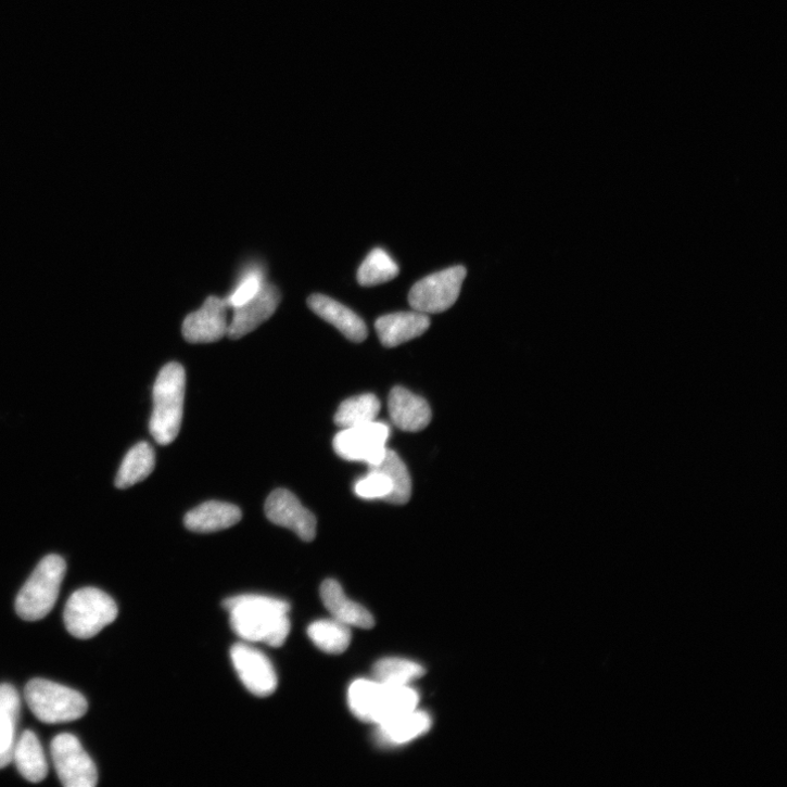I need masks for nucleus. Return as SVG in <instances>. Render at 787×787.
<instances>
[{"instance_id":"f257e3e1","label":"nucleus","mask_w":787,"mask_h":787,"mask_svg":"<svg viewBox=\"0 0 787 787\" xmlns=\"http://www.w3.org/2000/svg\"><path fill=\"white\" fill-rule=\"evenodd\" d=\"M234 634L250 644L280 648L290 634V604L265 595L244 594L224 601Z\"/></svg>"},{"instance_id":"f03ea898","label":"nucleus","mask_w":787,"mask_h":787,"mask_svg":"<svg viewBox=\"0 0 787 787\" xmlns=\"http://www.w3.org/2000/svg\"><path fill=\"white\" fill-rule=\"evenodd\" d=\"M187 375L178 363L168 364L153 385L150 432L156 443L172 444L179 435L185 410Z\"/></svg>"},{"instance_id":"7ed1b4c3","label":"nucleus","mask_w":787,"mask_h":787,"mask_svg":"<svg viewBox=\"0 0 787 787\" xmlns=\"http://www.w3.org/2000/svg\"><path fill=\"white\" fill-rule=\"evenodd\" d=\"M66 562L59 555L43 558L21 589L16 611L26 621H38L53 609L66 573Z\"/></svg>"},{"instance_id":"20e7f679","label":"nucleus","mask_w":787,"mask_h":787,"mask_svg":"<svg viewBox=\"0 0 787 787\" xmlns=\"http://www.w3.org/2000/svg\"><path fill=\"white\" fill-rule=\"evenodd\" d=\"M117 614V605L110 595L99 588L85 587L76 591L67 600L64 622L73 637L88 640L114 622Z\"/></svg>"},{"instance_id":"39448f33","label":"nucleus","mask_w":787,"mask_h":787,"mask_svg":"<svg viewBox=\"0 0 787 787\" xmlns=\"http://www.w3.org/2000/svg\"><path fill=\"white\" fill-rule=\"evenodd\" d=\"M25 697L36 718L46 724L73 722L88 711V701L80 693L47 680L30 681Z\"/></svg>"},{"instance_id":"423d86ee","label":"nucleus","mask_w":787,"mask_h":787,"mask_svg":"<svg viewBox=\"0 0 787 787\" xmlns=\"http://www.w3.org/2000/svg\"><path fill=\"white\" fill-rule=\"evenodd\" d=\"M466 276L461 265L429 275L412 285L408 302L414 310L427 315L445 312L457 301Z\"/></svg>"},{"instance_id":"0eeeda50","label":"nucleus","mask_w":787,"mask_h":787,"mask_svg":"<svg viewBox=\"0 0 787 787\" xmlns=\"http://www.w3.org/2000/svg\"><path fill=\"white\" fill-rule=\"evenodd\" d=\"M53 763L66 787H93L98 784L97 766L79 739L68 733L58 735L51 744Z\"/></svg>"},{"instance_id":"6e6552de","label":"nucleus","mask_w":787,"mask_h":787,"mask_svg":"<svg viewBox=\"0 0 787 787\" xmlns=\"http://www.w3.org/2000/svg\"><path fill=\"white\" fill-rule=\"evenodd\" d=\"M390 428L373 421L359 427L343 429L337 434L333 445L337 454L351 461H364L377 466L384 458Z\"/></svg>"},{"instance_id":"1a4fd4ad","label":"nucleus","mask_w":787,"mask_h":787,"mask_svg":"<svg viewBox=\"0 0 787 787\" xmlns=\"http://www.w3.org/2000/svg\"><path fill=\"white\" fill-rule=\"evenodd\" d=\"M230 657L240 681L252 695L265 698L276 691L277 673L262 651L246 644H237L232 647Z\"/></svg>"},{"instance_id":"9d476101","label":"nucleus","mask_w":787,"mask_h":787,"mask_svg":"<svg viewBox=\"0 0 787 787\" xmlns=\"http://www.w3.org/2000/svg\"><path fill=\"white\" fill-rule=\"evenodd\" d=\"M265 513L270 522L291 530L303 542H312L317 536V518L287 490H277L269 495Z\"/></svg>"},{"instance_id":"9b49d317","label":"nucleus","mask_w":787,"mask_h":787,"mask_svg":"<svg viewBox=\"0 0 787 787\" xmlns=\"http://www.w3.org/2000/svg\"><path fill=\"white\" fill-rule=\"evenodd\" d=\"M228 303L226 299L210 296L204 305L191 313L183 323V337L191 344H210L228 334Z\"/></svg>"},{"instance_id":"f8f14e48","label":"nucleus","mask_w":787,"mask_h":787,"mask_svg":"<svg viewBox=\"0 0 787 787\" xmlns=\"http://www.w3.org/2000/svg\"><path fill=\"white\" fill-rule=\"evenodd\" d=\"M280 301L279 289L275 284L264 281L259 291L251 300L234 307L227 335L231 340H240L250 334L272 317Z\"/></svg>"},{"instance_id":"ddd939ff","label":"nucleus","mask_w":787,"mask_h":787,"mask_svg":"<svg viewBox=\"0 0 787 787\" xmlns=\"http://www.w3.org/2000/svg\"><path fill=\"white\" fill-rule=\"evenodd\" d=\"M307 304L315 314L335 327L347 340L363 343L368 338L367 326L359 315L337 300L315 293L307 299Z\"/></svg>"},{"instance_id":"4468645a","label":"nucleus","mask_w":787,"mask_h":787,"mask_svg":"<svg viewBox=\"0 0 787 787\" xmlns=\"http://www.w3.org/2000/svg\"><path fill=\"white\" fill-rule=\"evenodd\" d=\"M430 328L427 314L414 312H398L379 318L376 330L382 345L394 348L423 335Z\"/></svg>"},{"instance_id":"2eb2a0df","label":"nucleus","mask_w":787,"mask_h":787,"mask_svg":"<svg viewBox=\"0 0 787 787\" xmlns=\"http://www.w3.org/2000/svg\"><path fill=\"white\" fill-rule=\"evenodd\" d=\"M389 411L394 424L407 432L426 429L432 418L429 404L401 386L394 388L390 393Z\"/></svg>"},{"instance_id":"dca6fc26","label":"nucleus","mask_w":787,"mask_h":787,"mask_svg":"<svg viewBox=\"0 0 787 787\" xmlns=\"http://www.w3.org/2000/svg\"><path fill=\"white\" fill-rule=\"evenodd\" d=\"M321 598L326 608L331 612L332 618L347 624L361 629L375 626V618L360 604L350 599L342 585L335 580H327L321 586Z\"/></svg>"},{"instance_id":"f3484780","label":"nucleus","mask_w":787,"mask_h":787,"mask_svg":"<svg viewBox=\"0 0 787 787\" xmlns=\"http://www.w3.org/2000/svg\"><path fill=\"white\" fill-rule=\"evenodd\" d=\"M242 519L241 510L231 504L208 502L190 511L185 519L188 530L195 533H214L230 529Z\"/></svg>"},{"instance_id":"a211bd4d","label":"nucleus","mask_w":787,"mask_h":787,"mask_svg":"<svg viewBox=\"0 0 787 787\" xmlns=\"http://www.w3.org/2000/svg\"><path fill=\"white\" fill-rule=\"evenodd\" d=\"M431 725L432 720L427 712L415 710L390 722L377 725L376 740L383 747L405 745L428 733Z\"/></svg>"},{"instance_id":"6ab92c4d","label":"nucleus","mask_w":787,"mask_h":787,"mask_svg":"<svg viewBox=\"0 0 787 787\" xmlns=\"http://www.w3.org/2000/svg\"><path fill=\"white\" fill-rule=\"evenodd\" d=\"M418 703L419 695L410 686L380 684L373 724L381 725L408 714L417 710Z\"/></svg>"},{"instance_id":"aec40b11","label":"nucleus","mask_w":787,"mask_h":787,"mask_svg":"<svg viewBox=\"0 0 787 787\" xmlns=\"http://www.w3.org/2000/svg\"><path fill=\"white\" fill-rule=\"evenodd\" d=\"M18 771L28 780L33 783L42 782L49 772V765L38 736L26 731L18 739L14 758Z\"/></svg>"},{"instance_id":"412c9836","label":"nucleus","mask_w":787,"mask_h":787,"mask_svg":"<svg viewBox=\"0 0 787 787\" xmlns=\"http://www.w3.org/2000/svg\"><path fill=\"white\" fill-rule=\"evenodd\" d=\"M155 466V455L152 446L147 442H140L132 446L126 454L115 480L119 490H127L141 483L151 475Z\"/></svg>"},{"instance_id":"4be33fe9","label":"nucleus","mask_w":787,"mask_h":787,"mask_svg":"<svg viewBox=\"0 0 787 787\" xmlns=\"http://www.w3.org/2000/svg\"><path fill=\"white\" fill-rule=\"evenodd\" d=\"M307 636L315 647L333 656L344 653L352 643L351 626L333 618L309 624Z\"/></svg>"},{"instance_id":"5701e85b","label":"nucleus","mask_w":787,"mask_h":787,"mask_svg":"<svg viewBox=\"0 0 787 787\" xmlns=\"http://www.w3.org/2000/svg\"><path fill=\"white\" fill-rule=\"evenodd\" d=\"M370 470L382 472L392 483V492L384 500L392 505H406L411 496L409 471L401 457L392 449L386 450L384 458Z\"/></svg>"},{"instance_id":"b1692460","label":"nucleus","mask_w":787,"mask_h":787,"mask_svg":"<svg viewBox=\"0 0 787 787\" xmlns=\"http://www.w3.org/2000/svg\"><path fill=\"white\" fill-rule=\"evenodd\" d=\"M381 402L373 394H364L344 401L335 415L341 429H350L377 421Z\"/></svg>"},{"instance_id":"393cba45","label":"nucleus","mask_w":787,"mask_h":787,"mask_svg":"<svg viewBox=\"0 0 787 787\" xmlns=\"http://www.w3.org/2000/svg\"><path fill=\"white\" fill-rule=\"evenodd\" d=\"M424 669L412 661L404 659H384L373 668V680L389 686H409L424 675Z\"/></svg>"},{"instance_id":"a878e982","label":"nucleus","mask_w":787,"mask_h":787,"mask_svg":"<svg viewBox=\"0 0 787 787\" xmlns=\"http://www.w3.org/2000/svg\"><path fill=\"white\" fill-rule=\"evenodd\" d=\"M399 274L395 261L382 249H375L366 257L358 270V282L363 287H373L393 280Z\"/></svg>"},{"instance_id":"bb28decb","label":"nucleus","mask_w":787,"mask_h":787,"mask_svg":"<svg viewBox=\"0 0 787 787\" xmlns=\"http://www.w3.org/2000/svg\"><path fill=\"white\" fill-rule=\"evenodd\" d=\"M380 684L375 680H357L348 689V706L360 721L373 723Z\"/></svg>"},{"instance_id":"cd10ccee","label":"nucleus","mask_w":787,"mask_h":787,"mask_svg":"<svg viewBox=\"0 0 787 787\" xmlns=\"http://www.w3.org/2000/svg\"><path fill=\"white\" fill-rule=\"evenodd\" d=\"M20 711L21 706L0 708V769L13 761Z\"/></svg>"},{"instance_id":"c85d7f7f","label":"nucleus","mask_w":787,"mask_h":787,"mask_svg":"<svg viewBox=\"0 0 787 787\" xmlns=\"http://www.w3.org/2000/svg\"><path fill=\"white\" fill-rule=\"evenodd\" d=\"M392 492V483L380 471L370 470L369 474L355 485V493L366 500H385Z\"/></svg>"},{"instance_id":"c756f323","label":"nucleus","mask_w":787,"mask_h":787,"mask_svg":"<svg viewBox=\"0 0 787 787\" xmlns=\"http://www.w3.org/2000/svg\"><path fill=\"white\" fill-rule=\"evenodd\" d=\"M264 283L263 274L258 269L250 270L238 284L233 293L226 299L228 306L237 307L251 300Z\"/></svg>"}]
</instances>
